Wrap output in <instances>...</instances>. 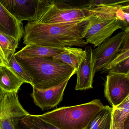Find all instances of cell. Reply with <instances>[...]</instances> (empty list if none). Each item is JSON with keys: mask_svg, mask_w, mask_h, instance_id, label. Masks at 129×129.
<instances>
[{"mask_svg": "<svg viewBox=\"0 0 129 129\" xmlns=\"http://www.w3.org/2000/svg\"><path fill=\"white\" fill-rule=\"evenodd\" d=\"M88 9L89 16L83 28L81 37L94 47L101 45L118 29L129 30L128 0L114 1Z\"/></svg>", "mask_w": 129, "mask_h": 129, "instance_id": "6da1fadb", "label": "cell"}, {"mask_svg": "<svg viewBox=\"0 0 129 129\" xmlns=\"http://www.w3.org/2000/svg\"><path fill=\"white\" fill-rule=\"evenodd\" d=\"M86 21L52 24L28 22L24 30V44L58 48L83 47L88 44L81 37Z\"/></svg>", "mask_w": 129, "mask_h": 129, "instance_id": "7a4b0ae2", "label": "cell"}, {"mask_svg": "<svg viewBox=\"0 0 129 129\" xmlns=\"http://www.w3.org/2000/svg\"><path fill=\"white\" fill-rule=\"evenodd\" d=\"M15 57L30 76L32 87L40 89L57 86L77 72L69 65L52 58Z\"/></svg>", "mask_w": 129, "mask_h": 129, "instance_id": "3957f363", "label": "cell"}, {"mask_svg": "<svg viewBox=\"0 0 129 129\" xmlns=\"http://www.w3.org/2000/svg\"><path fill=\"white\" fill-rule=\"evenodd\" d=\"M105 107L100 100L95 99L81 105L60 107L38 116L59 129H86Z\"/></svg>", "mask_w": 129, "mask_h": 129, "instance_id": "277c9868", "label": "cell"}, {"mask_svg": "<svg viewBox=\"0 0 129 129\" xmlns=\"http://www.w3.org/2000/svg\"><path fill=\"white\" fill-rule=\"evenodd\" d=\"M87 7L80 8L59 1L38 0L35 15L30 22L43 24H60L87 21Z\"/></svg>", "mask_w": 129, "mask_h": 129, "instance_id": "5b68a950", "label": "cell"}, {"mask_svg": "<svg viewBox=\"0 0 129 129\" xmlns=\"http://www.w3.org/2000/svg\"><path fill=\"white\" fill-rule=\"evenodd\" d=\"M28 114L19 102L18 92L4 93L0 101V129H16L19 120Z\"/></svg>", "mask_w": 129, "mask_h": 129, "instance_id": "8992f818", "label": "cell"}, {"mask_svg": "<svg viewBox=\"0 0 129 129\" xmlns=\"http://www.w3.org/2000/svg\"><path fill=\"white\" fill-rule=\"evenodd\" d=\"M129 36V30L118 33L106 40L93 50L95 74L108 64L122 49L124 43Z\"/></svg>", "mask_w": 129, "mask_h": 129, "instance_id": "52a82bcc", "label": "cell"}, {"mask_svg": "<svg viewBox=\"0 0 129 129\" xmlns=\"http://www.w3.org/2000/svg\"><path fill=\"white\" fill-rule=\"evenodd\" d=\"M104 93L106 98L115 108L129 96V73H110L106 76Z\"/></svg>", "mask_w": 129, "mask_h": 129, "instance_id": "ba28073f", "label": "cell"}, {"mask_svg": "<svg viewBox=\"0 0 129 129\" xmlns=\"http://www.w3.org/2000/svg\"><path fill=\"white\" fill-rule=\"evenodd\" d=\"M69 80L55 87L46 89L33 87V92L31 95L35 105L43 111L57 106L63 99L64 91Z\"/></svg>", "mask_w": 129, "mask_h": 129, "instance_id": "9c48e42d", "label": "cell"}, {"mask_svg": "<svg viewBox=\"0 0 129 129\" xmlns=\"http://www.w3.org/2000/svg\"><path fill=\"white\" fill-rule=\"evenodd\" d=\"M38 0H0V3L18 21L31 22L34 18Z\"/></svg>", "mask_w": 129, "mask_h": 129, "instance_id": "30bf717a", "label": "cell"}, {"mask_svg": "<svg viewBox=\"0 0 129 129\" xmlns=\"http://www.w3.org/2000/svg\"><path fill=\"white\" fill-rule=\"evenodd\" d=\"M86 55L81 62L76 74L77 80L75 86L76 90H85L93 88L94 62L92 47H88L85 50Z\"/></svg>", "mask_w": 129, "mask_h": 129, "instance_id": "8fae6325", "label": "cell"}, {"mask_svg": "<svg viewBox=\"0 0 129 129\" xmlns=\"http://www.w3.org/2000/svg\"><path fill=\"white\" fill-rule=\"evenodd\" d=\"M0 33L21 40L24 34L22 22L18 21L0 3Z\"/></svg>", "mask_w": 129, "mask_h": 129, "instance_id": "7c38bea8", "label": "cell"}, {"mask_svg": "<svg viewBox=\"0 0 129 129\" xmlns=\"http://www.w3.org/2000/svg\"><path fill=\"white\" fill-rule=\"evenodd\" d=\"M64 48L47 47L36 45H26L15 55L21 58L49 57L52 58L64 50Z\"/></svg>", "mask_w": 129, "mask_h": 129, "instance_id": "4fadbf2b", "label": "cell"}, {"mask_svg": "<svg viewBox=\"0 0 129 129\" xmlns=\"http://www.w3.org/2000/svg\"><path fill=\"white\" fill-rule=\"evenodd\" d=\"M24 82L4 65L0 66V88L5 92H18Z\"/></svg>", "mask_w": 129, "mask_h": 129, "instance_id": "5bb4252c", "label": "cell"}, {"mask_svg": "<svg viewBox=\"0 0 129 129\" xmlns=\"http://www.w3.org/2000/svg\"><path fill=\"white\" fill-rule=\"evenodd\" d=\"M64 49V51L52 58L69 65L77 71L81 62L86 56V50L73 47H65Z\"/></svg>", "mask_w": 129, "mask_h": 129, "instance_id": "9a60e30c", "label": "cell"}, {"mask_svg": "<svg viewBox=\"0 0 129 129\" xmlns=\"http://www.w3.org/2000/svg\"><path fill=\"white\" fill-rule=\"evenodd\" d=\"M19 41L15 38L0 33V57L6 65L14 55Z\"/></svg>", "mask_w": 129, "mask_h": 129, "instance_id": "2e32d148", "label": "cell"}, {"mask_svg": "<svg viewBox=\"0 0 129 129\" xmlns=\"http://www.w3.org/2000/svg\"><path fill=\"white\" fill-rule=\"evenodd\" d=\"M113 108H105L93 118L86 129H110Z\"/></svg>", "mask_w": 129, "mask_h": 129, "instance_id": "e0dca14e", "label": "cell"}, {"mask_svg": "<svg viewBox=\"0 0 129 129\" xmlns=\"http://www.w3.org/2000/svg\"><path fill=\"white\" fill-rule=\"evenodd\" d=\"M113 112L118 129H124V123L129 118V96L119 105L113 108Z\"/></svg>", "mask_w": 129, "mask_h": 129, "instance_id": "ac0fdd59", "label": "cell"}, {"mask_svg": "<svg viewBox=\"0 0 129 129\" xmlns=\"http://www.w3.org/2000/svg\"><path fill=\"white\" fill-rule=\"evenodd\" d=\"M20 121L28 129H59L41 119L38 115L29 114Z\"/></svg>", "mask_w": 129, "mask_h": 129, "instance_id": "d6986e66", "label": "cell"}, {"mask_svg": "<svg viewBox=\"0 0 129 129\" xmlns=\"http://www.w3.org/2000/svg\"><path fill=\"white\" fill-rule=\"evenodd\" d=\"M15 54L13 55L9 63L6 66L11 69L24 83L30 84L32 86V80L30 76L23 67L17 61L15 57Z\"/></svg>", "mask_w": 129, "mask_h": 129, "instance_id": "ffe728a7", "label": "cell"}, {"mask_svg": "<svg viewBox=\"0 0 129 129\" xmlns=\"http://www.w3.org/2000/svg\"><path fill=\"white\" fill-rule=\"evenodd\" d=\"M129 58V36H127L124 43L122 49L114 58L102 70V73L108 72L115 66Z\"/></svg>", "mask_w": 129, "mask_h": 129, "instance_id": "44dd1931", "label": "cell"}, {"mask_svg": "<svg viewBox=\"0 0 129 129\" xmlns=\"http://www.w3.org/2000/svg\"><path fill=\"white\" fill-rule=\"evenodd\" d=\"M108 72V74L117 73L126 74L129 73V58H127L122 62L118 64Z\"/></svg>", "mask_w": 129, "mask_h": 129, "instance_id": "7402d4cb", "label": "cell"}, {"mask_svg": "<svg viewBox=\"0 0 129 129\" xmlns=\"http://www.w3.org/2000/svg\"><path fill=\"white\" fill-rule=\"evenodd\" d=\"M110 129H118L117 124H116L114 118L113 110H112V113L111 120Z\"/></svg>", "mask_w": 129, "mask_h": 129, "instance_id": "603a6c76", "label": "cell"}, {"mask_svg": "<svg viewBox=\"0 0 129 129\" xmlns=\"http://www.w3.org/2000/svg\"><path fill=\"white\" fill-rule=\"evenodd\" d=\"M24 125V124H23ZM16 129H28L27 127L25 126V125H24V126H19L18 123L17 124V126H16Z\"/></svg>", "mask_w": 129, "mask_h": 129, "instance_id": "cb8c5ba5", "label": "cell"}, {"mask_svg": "<svg viewBox=\"0 0 129 129\" xmlns=\"http://www.w3.org/2000/svg\"><path fill=\"white\" fill-rule=\"evenodd\" d=\"M5 92H4L0 88V101L2 99V98H3V96Z\"/></svg>", "mask_w": 129, "mask_h": 129, "instance_id": "d4e9b609", "label": "cell"}, {"mask_svg": "<svg viewBox=\"0 0 129 129\" xmlns=\"http://www.w3.org/2000/svg\"><path fill=\"white\" fill-rule=\"evenodd\" d=\"M4 65H5L4 64V62L2 59H1V58L0 57V66Z\"/></svg>", "mask_w": 129, "mask_h": 129, "instance_id": "484cf974", "label": "cell"}]
</instances>
